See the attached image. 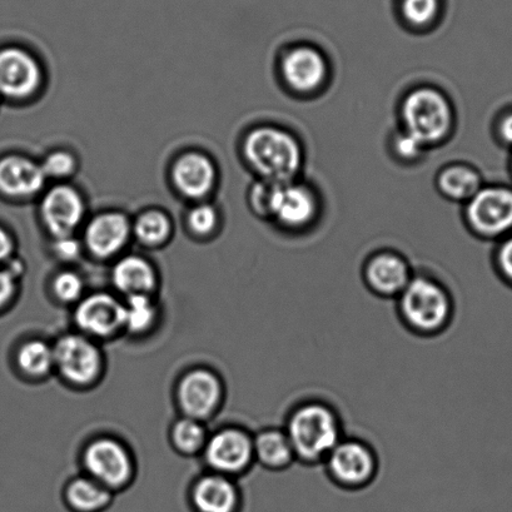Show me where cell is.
I'll use <instances>...</instances> for the list:
<instances>
[{"label": "cell", "instance_id": "6da1fadb", "mask_svg": "<svg viewBox=\"0 0 512 512\" xmlns=\"http://www.w3.org/2000/svg\"><path fill=\"white\" fill-rule=\"evenodd\" d=\"M298 464L320 466L345 434L344 419L332 402L306 397L288 409L282 425Z\"/></svg>", "mask_w": 512, "mask_h": 512}, {"label": "cell", "instance_id": "7a4b0ae2", "mask_svg": "<svg viewBox=\"0 0 512 512\" xmlns=\"http://www.w3.org/2000/svg\"><path fill=\"white\" fill-rule=\"evenodd\" d=\"M396 315L412 336L435 338L454 323L456 302L450 288L427 272H415L395 300Z\"/></svg>", "mask_w": 512, "mask_h": 512}, {"label": "cell", "instance_id": "3957f363", "mask_svg": "<svg viewBox=\"0 0 512 512\" xmlns=\"http://www.w3.org/2000/svg\"><path fill=\"white\" fill-rule=\"evenodd\" d=\"M243 156L261 180L297 181L305 156L295 134L277 126L253 128L243 141Z\"/></svg>", "mask_w": 512, "mask_h": 512}, {"label": "cell", "instance_id": "277c9868", "mask_svg": "<svg viewBox=\"0 0 512 512\" xmlns=\"http://www.w3.org/2000/svg\"><path fill=\"white\" fill-rule=\"evenodd\" d=\"M400 116L402 129L429 149L446 141L455 124V111L449 97L430 86L417 87L407 93L401 102Z\"/></svg>", "mask_w": 512, "mask_h": 512}, {"label": "cell", "instance_id": "5b68a950", "mask_svg": "<svg viewBox=\"0 0 512 512\" xmlns=\"http://www.w3.org/2000/svg\"><path fill=\"white\" fill-rule=\"evenodd\" d=\"M331 484L356 492L370 487L379 476L380 457L374 445L356 436H345L323 461Z\"/></svg>", "mask_w": 512, "mask_h": 512}, {"label": "cell", "instance_id": "8992f818", "mask_svg": "<svg viewBox=\"0 0 512 512\" xmlns=\"http://www.w3.org/2000/svg\"><path fill=\"white\" fill-rule=\"evenodd\" d=\"M54 370L63 380L76 386H88L101 377L104 357L91 337L66 333L53 344Z\"/></svg>", "mask_w": 512, "mask_h": 512}, {"label": "cell", "instance_id": "52a82bcc", "mask_svg": "<svg viewBox=\"0 0 512 512\" xmlns=\"http://www.w3.org/2000/svg\"><path fill=\"white\" fill-rule=\"evenodd\" d=\"M203 455L212 472L236 479L255 465L253 434L241 426L223 427L208 437Z\"/></svg>", "mask_w": 512, "mask_h": 512}, {"label": "cell", "instance_id": "ba28073f", "mask_svg": "<svg viewBox=\"0 0 512 512\" xmlns=\"http://www.w3.org/2000/svg\"><path fill=\"white\" fill-rule=\"evenodd\" d=\"M83 465L89 477L112 492L126 487L136 471L131 452L112 437L89 442L83 452Z\"/></svg>", "mask_w": 512, "mask_h": 512}, {"label": "cell", "instance_id": "9c48e42d", "mask_svg": "<svg viewBox=\"0 0 512 512\" xmlns=\"http://www.w3.org/2000/svg\"><path fill=\"white\" fill-rule=\"evenodd\" d=\"M465 217L477 236L506 235L512 228V190L502 186L482 187L466 202Z\"/></svg>", "mask_w": 512, "mask_h": 512}, {"label": "cell", "instance_id": "30bf717a", "mask_svg": "<svg viewBox=\"0 0 512 512\" xmlns=\"http://www.w3.org/2000/svg\"><path fill=\"white\" fill-rule=\"evenodd\" d=\"M225 399V385L215 371L193 369L177 386V401L183 416L205 422L216 414Z\"/></svg>", "mask_w": 512, "mask_h": 512}, {"label": "cell", "instance_id": "8fae6325", "mask_svg": "<svg viewBox=\"0 0 512 512\" xmlns=\"http://www.w3.org/2000/svg\"><path fill=\"white\" fill-rule=\"evenodd\" d=\"M415 271L399 252H375L362 267V281L372 295L382 300L395 301L405 290Z\"/></svg>", "mask_w": 512, "mask_h": 512}, {"label": "cell", "instance_id": "7c38bea8", "mask_svg": "<svg viewBox=\"0 0 512 512\" xmlns=\"http://www.w3.org/2000/svg\"><path fill=\"white\" fill-rule=\"evenodd\" d=\"M320 212L317 193L306 183L293 181L278 186L271 221L283 230L301 231L310 227Z\"/></svg>", "mask_w": 512, "mask_h": 512}, {"label": "cell", "instance_id": "4fadbf2b", "mask_svg": "<svg viewBox=\"0 0 512 512\" xmlns=\"http://www.w3.org/2000/svg\"><path fill=\"white\" fill-rule=\"evenodd\" d=\"M281 76L293 92L311 94L325 86L328 79L327 58L320 49L311 46H296L283 54Z\"/></svg>", "mask_w": 512, "mask_h": 512}, {"label": "cell", "instance_id": "5bb4252c", "mask_svg": "<svg viewBox=\"0 0 512 512\" xmlns=\"http://www.w3.org/2000/svg\"><path fill=\"white\" fill-rule=\"evenodd\" d=\"M74 322L92 340L116 336L123 331V302L111 293L94 292L77 303Z\"/></svg>", "mask_w": 512, "mask_h": 512}, {"label": "cell", "instance_id": "9a60e30c", "mask_svg": "<svg viewBox=\"0 0 512 512\" xmlns=\"http://www.w3.org/2000/svg\"><path fill=\"white\" fill-rule=\"evenodd\" d=\"M43 81L36 58L21 48L0 51V96L23 101L38 92Z\"/></svg>", "mask_w": 512, "mask_h": 512}, {"label": "cell", "instance_id": "2e32d148", "mask_svg": "<svg viewBox=\"0 0 512 512\" xmlns=\"http://www.w3.org/2000/svg\"><path fill=\"white\" fill-rule=\"evenodd\" d=\"M41 216L54 238L72 236L84 217L83 198L71 186L54 187L43 198Z\"/></svg>", "mask_w": 512, "mask_h": 512}, {"label": "cell", "instance_id": "e0dca14e", "mask_svg": "<svg viewBox=\"0 0 512 512\" xmlns=\"http://www.w3.org/2000/svg\"><path fill=\"white\" fill-rule=\"evenodd\" d=\"M131 231V223L122 213H103L89 223L84 240L93 256L106 260L127 245Z\"/></svg>", "mask_w": 512, "mask_h": 512}, {"label": "cell", "instance_id": "ac0fdd59", "mask_svg": "<svg viewBox=\"0 0 512 512\" xmlns=\"http://www.w3.org/2000/svg\"><path fill=\"white\" fill-rule=\"evenodd\" d=\"M41 164L21 156L0 159V191L8 197L26 200L38 195L46 185Z\"/></svg>", "mask_w": 512, "mask_h": 512}, {"label": "cell", "instance_id": "d6986e66", "mask_svg": "<svg viewBox=\"0 0 512 512\" xmlns=\"http://www.w3.org/2000/svg\"><path fill=\"white\" fill-rule=\"evenodd\" d=\"M172 180L183 196L200 200L206 197L215 186V164L201 153L183 154L173 164Z\"/></svg>", "mask_w": 512, "mask_h": 512}, {"label": "cell", "instance_id": "ffe728a7", "mask_svg": "<svg viewBox=\"0 0 512 512\" xmlns=\"http://www.w3.org/2000/svg\"><path fill=\"white\" fill-rule=\"evenodd\" d=\"M241 491L235 479L221 474H208L196 481L192 501L200 512H238Z\"/></svg>", "mask_w": 512, "mask_h": 512}, {"label": "cell", "instance_id": "44dd1931", "mask_svg": "<svg viewBox=\"0 0 512 512\" xmlns=\"http://www.w3.org/2000/svg\"><path fill=\"white\" fill-rule=\"evenodd\" d=\"M255 464L272 472L287 471L296 464V455L282 426L263 427L253 434Z\"/></svg>", "mask_w": 512, "mask_h": 512}, {"label": "cell", "instance_id": "7402d4cb", "mask_svg": "<svg viewBox=\"0 0 512 512\" xmlns=\"http://www.w3.org/2000/svg\"><path fill=\"white\" fill-rule=\"evenodd\" d=\"M114 287L123 295H151L156 287L157 276L146 258L127 256L121 258L112 270Z\"/></svg>", "mask_w": 512, "mask_h": 512}, {"label": "cell", "instance_id": "603a6c76", "mask_svg": "<svg viewBox=\"0 0 512 512\" xmlns=\"http://www.w3.org/2000/svg\"><path fill=\"white\" fill-rule=\"evenodd\" d=\"M436 186L447 200L466 203L481 190L482 180L475 168L455 163L441 169Z\"/></svg>", "mask_w": 512, "mask_h": 512}, {"label": "cell", "instance_id": "cb8c5ba5", "mask_svg": "<svg viewBox=\"0 0 512 512\" xmlns=\"http://www.w3.org/2000/svg\"><path fill=\"white\" fill-rule=\"evenodd\" d=\"M66 500L74 511L101 512L111 504L112 491L88 475L78 476L69 481Z\"/></svg>", "mask_w": 512, "mask_h": 512}, {"label": "cell", "instance_id": "d4e9b609", "mask_svg": "<svg viewBox=\"0 0 512 512\" xmlns=\"http://www.w3.org/2000/svg\"><path fill=\"white\" fill-rule=\"evenodd\" d=\"M19 369L33 379H41L54 370L53 345L44 340L24 342L17 354Z\"/></svg>", "mask_w": 512, "mask_h": 512}, {"label": "cell", "instance_id": "484cf974", "mask_svg": "<svg viewBox=\"0 0 512 512\" xmlns=\"http://www.w3.org/2000/svg\"><path fill=\"white\" fill-rule=\"evenodd\" d=\"M157 316V305L151 295L128 296L123 302V331L142 335L151 330Z\"/></svg>", "mask_w": 512, "mask_h": 512}, {"label": "cell", "instance_id": "4316f807", "mask_svg": "<svg viewBox=\"0 0 512 512\" xmlns=\"http://www.w3.org/2000/svg\"><path fill=\"white\" fill-rule=\"evenodd\" d=\"M208 435L202 421L183 416L171 429V442L177 452L185 456H195L205 450Z\"/></svg>", "mask_w": 512, "mask_h": 512}, {"label": "cell", "instance_id": "83f0119b", "mask_svg": "<svg viewBox=\"0 0 512 512\" xmlns=\"http://www.w3.org/2000/svg\"><path fill=\"white\" fill-rule=\"evenodd\" d=\"M134 235L147 246H158L171 236L172 225L164 213L153 210L144 212L133 226Z\"/></svg>", "mask_w": 512, "mask_h": 512}, {"label": "cell", "instance_id": "f1b7e54d", "mask_svg": "<svg viewBox=\"0 0 512 512\" xmlns=\"http://www.w3.org/2000/svg\"><path fill=\"white\" fill-rule=\"evenodd\" d=\"M439 0H402L401 13L414 28H425L435 21L439 13Z\"/></svg>", "mask_w": 512, "mask_h": 512}, {"label": "cell", "instance_id": "f546056e", "mask_svg": "<svg viewBox=\"0 0 512 512\" xmlns=\"http://www.w3.org/2000/svg\"><path fill=\"white\" fill-rule=\"evenodd\" d=\"M52 291L59 302L78 303L84 297L83 278L73 271L58 273L52 282Z\"/></svg>", "mask_w": 512, "mask_h": 512}, {"label": "cell", "instance_id": "4dcf8cb0", "mask_svg": "<svg viewBox=\"0 0 512 512\" xmlns=\"http://www.w3.org/2000/svg\"><path fill=\"white\" fill-rule=\"evenodd\" d=\"M391 149L397 159L406 163L420 161L424 154L429 151V148H426L419 139L411 136L409 132L402 128L392 134Z\"/></svg>", "mask_w": 512, "mask_h": 512}, {"label": "cell", "instance_id": "1f68e13d", "mask_svg": "<svg viewBox=\"0 0 512 512\" xmlns=\"http://www.w3.org/2000/svg\"><path fill=\"white\" fill-rule=\"evenodd\" d=\"M280 185L281 183L260 180L251 188V208L263 220H271L273 202Z\"/></svg>", "mask_w": 512, "mask_h": 512}, {"label": "cell", "instance_id": "d6a6232c", "mask_svg": "<svg viewBox=\"0 0 512 512\" xmlns=\"http://www.w3.org/2000/svg\"><path fill=\"white\" fill-rule=\"evenodd\" d=\"M44 176L54 178V180H63L72 176L76 172V158L66 151H56L49 153L41 163Z\"/></svg>", "mask_w": 512, "mask_h": 512}, {"label": "cell", "instance_id": "836d02e7", "mask_svg": "<svg viewBox=\"0 0 512 512\" xmlns=\"http://www.w3.org/2000/svg\"><path fill=\"white\" fill-rule=\"evenodd\" d=\"M218 222V215L215 207L210 205H200L188 215V226L197 235L205 236L215 230Z\"/></svg>", "mask_w": 512, "mask_h": 512}, {"label": "cell", "instance_id": "e575fe53", "mask_svg": "<svg viewBox=\"0 0 512 512\" xmlns=\"http://www.w3.org/2000/svg\"><path fill=\"white\" fill-rule=\"evenodd\" d=\"M494 265L497 276L512 290V236L507 237L497 248Z\"/></svg>", "mask_w": 512, "mask_h": 512}, {"label": "cell", "instance_id": "d590c367", "mask_svg": "<svg viewBox=\"0 0 512 512\" xmlns=\"http://www.w3.org/2000/svg\"><path fill=\"white\" fill-rule=\"evenodd\" d=\"M53 253L61 261H76L81 255V243L73 236L54 238Z\"/></svg>", "mask_w": 512, "mask_h": 512}, {"label": "cell", "instance_id": "8d00e7d4", "mask_svg": "<svg viewBox=\"0 0 512 512\" xmlns=\"http://www.w3.org/2000/svg\"><path fill=\"white\" fill-rule=\"evenodd\" d=\"M17 290V277L9 270H0V310L12 301Z\"/></svg>", "mask_w": 512, "mask_h": 512}, {"label": "cell", "instance_id": "74e56055", "mask_svg": "<svg viewBox=\"0 0 512 512\" xmlns=\"http://www.w3.org/2000/svg\"><path fill=\"white\" fill-rule=\"evenodd\" d=\"M497 132H499V136L504 143L512 146V112L505 114V116L500 119Z\"/></svg>", "mask_w": 512, "mask_h": 512}, {"label": "cell", "instance_id": "f35d334b", "mask_svg": "<svg viewBox=\"0 0 512 512\" xmlns=\"http://www.w3.org/2000/svg\"><path fill=\"white\" fill-rule=\"evenodd\" d=\"M13 240L9 233L0 227V262L8 260L13 252Z\"/></svg>", "mask_w": 512, "mask_h": 512}]
</instances>
